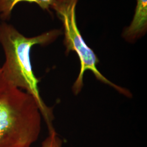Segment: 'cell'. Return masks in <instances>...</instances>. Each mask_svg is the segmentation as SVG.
Wrapping results in <instances>:
<instances>
[{
  "instance_id": "1",
  "label": "cell",
  "mask_w": 147,
  "mask_h": 147,
  "mask_svg": "<svg viewBox=\"0 0 147 147\" xmlns=\"http://www.w3.org/2000/svg\"><path fill=\"white\" fill-rule=\"evenodd\" d=\"M61 32L53 30L36 37H25L11 25L0 26V42L5 54V62L1 67L5 78L16 87L32 95L39 107L47 127L53 126L52 110L42 99L39 89V80L33 72L30 53L36 45H47L53 42Z\"/></svg>"
},
{
  "instance_id": "2",
  "label": "cell",
  "mask_w": 147,
  "mask_h": 147,
  "mask_svg": "<svg viewBox=\"0 0 147 147\" xmlns=\"http://www.w3.org/2000/svg\"><path fill=\"white\" fill-rule=\"evenodd\" d=\"M36 101L5 78L0 67V147H31L41 131Z\"/></svg>"
},
{
  "instance_id": "3",
  "label": "cell",
  "mask_w": 147,
  "mask_h": 147,
  "mask_svg": "<svg viewBox=\"0 0 147 147\" xmlns=\"http://www.w3.org/2000/svg\"><path fill=\"white\" fill-rule=\"evenodd\" d=\"M78 0H55L51 8L56 11L58 18L63 24L64 31V44L66 53L74 51L79 57L80 62V73L74 83L72 90L74 94L80 93L84 86L85 72L90 71L98 80L116 89L127 97L131 93L124 88L115 84L100 73L97 68L99 61L93 50L86 44L79 31L76 20V6Z\"/></svg>"
},
{
  "instance_id": "4",
  "label": "cell",
  "mask_w": 147,
  "mask_h": 147,
  "mask_svg": "<svg viewBox=\"0 0 147 147\" xmlns=\"http://www.w3.org/2000/svg\"><path fill=\"white\" fill-rule=\"evenodd\" d=\"M147 27V0H137L135 16L130 25L123 33V37L132 42L141 37Z\"/></svg>"
},
{
  "instance_id": "5",
  "label": "cell",
  "mask_w": 147,
  "mask_h": 147,
  "mask_svg": "<svg viewBox=\"0 0 147 147\" xmlns=\"http://www.w3.org/2000/svg\"><path fill=\"white\" fill-rule=\"evenodd\" d=\"M21 1L35 2L43 9L49 10L55 0H0V14L3 19L8 18L11 15L14 6Z\"/></svg>"
},
{
  "instance_id": "6",
  "label": "cell",
  "mask_w": 147,
  "mask_h": 147,
  "mask_svg": "<svg viewBox=\"0 0 147 147\" xmlns=\"http://www.w3.org/2000/svg\"><path fill=\"white\" fill-rule=\"evenodd\" d=\"M48 130V135L42 142V147H62V141L53 127Z\"/></svg>"
}]
</instances>
